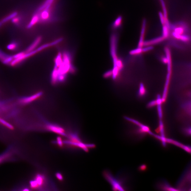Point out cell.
<instances>
[{
  "instance_id": "obj_18",
  "label": "cell",
  "mask_w": 191,
  "mask_h": 191,
  "mask_svg": "<svg viewBox=\"0 0 191 191\" xmlns=\"http://www.w3.org/2000/svg\"><path fill=\"white\" fill-rule=\"evenodd\" d=\"M169 30L166 25L163 26L162 36L166 39L169 38Z\"/></svg>"
},
{
  "instance_id": "obj_5",
  "label": "cell",
  "mask_w": 191,
  "mask_h": 191,
  "mask_svg": "<svg viewBox=\"0 0 191 191\" xmlns=\"http://www.w3.org/2000/svg\"><path fill=\"white\" fill-rule=\"evenodd\" d=\"M65 143L75 146L83 149L87 151L88 150V147H92V145H87L83 143L80 140L77 134L76 133L70 134L68 137V141H66Z\"/></svg>"
},
{
  "instance_id": "obj_13",
  "label": "cell",
  "mask_w": 191,
  "mask_h": 191,
  "mask_svg": "<svg viewBox=\"0 0 191 191\" xmlns=\"http://www.w3.org/2000/svg\"><path fill=\"white\" fill-rule=\"evenodd\" d=\"M41 39L42 38L41 37H38L37 38L32 44L30 45V47L28 48L27 50H26V52L27 53H30V52L35 50V49L38 47L41 43Z\"/></svg>"
},
{
  "instance_id": "obj_2",
  "label": "cell",
  "mask_w": 191,
  "mask_h": 191,
  "mask_svg": "<svg viewBox=\"0 0 191 191\" xmlns=\"http://www.w3.org/2000/svg\"><path fill=\"white\" fill-rule=\"evenodd\" d=\"M110 54L113 59V68L111 70L112 78L115 80L117 78L120 72L122 70L123 64L121 60L118 58L117 53L118 36L116 34H113L110 38Z\"/></svg>"
},
{
  "instance_id": "obj_23",
  "label": "cell",
  "mask_w": 191,
  "mask_h": 191,
  "mask_svg": "<svg viewBox=\"0 0 191 191\" xmlns=\"http://www.w3.org/2000/svg\"><path fill=\"white\" fill-rule=\"evenodd\" d=\"M158 15H159L160 21L161 24L162 25H165V19L163 15V13L161 12H159L158 13Z\"/></svg>"
},
{
  "instance_id": "obj_8",
  "label": "cell",
  "mask_w": 191,
  "mask_h": 191,
  "mask_svg": "<svg viewBox=\"0 0 191 191\" xmlns=\"http://www.w3.org/2000/svg\"><path fill=\"white\" fill-rule=\"evenodd\" d=\"M158 188L163 190L177 191L176 188H174L169 184V183L165 180L160 182L157 185Z\"/></svg>"
},
{
  "instance_id": "obj_25",
  "label": "cell",
  "mask_w": 191,
  "mask_h": 191,
  "mask_svg": "<svg viewBox=\"0 0 191 191\" xmlns=\"http://www.w3.org/2000/svg\"><path fill=\"white\" fill-rule=\"evenodd\" d=\"M156 105V100H152L150 101L148 104V107L149 108H151L154 107Z\"/></svg>"
},
{
  "instance_id": "obj_12",
  "label": "cell",
  "mask_w": 191,
  "mask_h": 191,
  "mask_svg": "<svg viewBox=\"0 0 191 191\" xmlns=\"http://www.w3.org/2000/svg\"><path fill=\"white\" fill-rule=\"evenodd\" d=\"M160 1L163 10V14L164 17L165 19V25L169 29L171 24L169 22L168 18L167 12L165 3L164 0H160Z\"/></svg>"
},
{
  "instance_id": "obj_17",
  "label": "cell",
  "mask_w": 191,
  "mask_h": 191,
  "mask_svg": "<svg viewBox=\"0 0 191 191\" xmlns=\"http://www.w3.org/2000/svg\"><path fill=\"white\" fill-rule=\"evenodd\" d=\"M123 18L121 16H119L114 21L113 24V27L114 29H117L121 27L122 23Z\"/></svg>"
},
{
  "instance_id": "obj_27",
  "label": "cell",
  "mask_w": 191,
  "mask_h": 191,
  "mask_svg": "<svg viewBox=\"0 0 191 191\" xmlns=\"http://www.w3.org/2000/svg\"><path fill=\"white\" fill-rule=\"evenodd\" d=\"M56 143L58 144V145L60 146V147L62 146L63 144L64 143V142L63 143L62 140L60 137H58V139L57 140Z\"/></svg>"
},
{
  "instance_id": "obj_4",
  "label": "cell",
  "mask_w": 191,
  "mask_h": 191,
  "mask_svg": "<svg viewBox=\"0 0 191 191\" xmlns=\"http://www.w3.org/2000/svg\"><path fill=\"white\" fill-rule=\"evenodd\" d=\"M190 168L186 169L182 176L180 178L176 189L177 191L186 190V189H190L191 174Z\"/></svg>"
},
{
  "instance_id": "obj_19",
  "label": "cell",
  "mask_w": 191,
  "mask_h": 191,
  "mask_svg": "<svg viewBox=\"0 0 191 191\" xmlns=\"http://www.w3.org/2000/svg\"><path fill=\"white\" fill-rule=\"evenodd\" d=\"M146 89L145 88L144 84L142 83H141L140 84L138 95L142 97L146 94Z\"/></svg>"
},
{
  "instance_id": "obj_20",
  "label": "cell",
  "mask_w": 191,
  "mask_h": 191,
  "mask_svg": "<svg viewBox=\"0 0 191 191\" xmlns=\"http://www.w3.org/2000/svg\"><path fill=\"white\" fill-rule=\"evenodd\" d=\"M142 48L137 47L136 49L131 50L130 52V54L132 55L140 54L143 52Z\"/></svg>"
},
{
  "instance_id": "obj_29",
  "label": "cell",
  "mask_w": 191,
  "mask_h": 191,
  "mask_svg": "<svg viewBox=\"0 0 191 191\" xmlns=\"http://www.w3.org/2000/svg\"><path fill=\"white\" fill-rule=\"evenodd\" d=\"M162 61L164 64H167V58L166 57H164L162 58Z\"/></svg>"
},
{
  "instance_id": "obj_7",
  "label": "cell",
  "mask_w": 191,
  "mask_h": 191,
  "mask_svg": "<svg viewBox=\"0 0 191 191\" xmlns=\"http://www.w3.org/2000/svg\"><path fill=\"white\" fill-rule=\"evenodd\" d=\"M46 129L47 130L58 135L66 136V132L64 129L61 126L55 124H49L46 126Z\"/></svg>"
},
{
  "instance_id": "obj_6",
  "label": "cell",
  "mask_w": 191,
  "mask_h": 191,
  "mask_svg": "<svg viewBox=\"0 0 191 191\" xmlns=\"http://www.w3.org/2000/svg\"><path fill=\"white\" fill-rule=\"evenodd\" d=\"M45 182V178L43 175H38L31 182V187L33 189L41 188L44 186Z\"/></svg>"
},
{
  "instance_id": "obj_10",
  "label": "cell",
  "mask_w": 191,
  "mask_h": 191,
  "mask_svg": "<svg viewBox=\"0 0 191 191\" xmlns=\"http://www.w3.org/2000/svg\"><path fill=\"white\" fill-rule=\"evenodd\" d=\"M146 25V21L145 19L143 20L142 27L141 35L138 43V47L142 48L143 47L144 43V37L145 33Z\"/></svg>"
},
{
  "instance_id": "obj_16",
  "label": "cell",
  "mask_w": 191,
  "mask_h": 191,
  "mask_svg": "<svg viewBox=\"0 0 191 191\" xmlns=\"http://www.w3.org/2000/svg\"><path fill=\"white\" fill-rule=\"evenodd\" d=\"M18 13L16 12H13V13L10 14L8 16L5 17L3 19L1 20L0 21V27L2 26L4 24L8 22V21L12 20V18H14L15 17L17 16Z\"/></svg>"
},
{
  "instance_id": "obj_22",
  "label": "cell",
  "mask_w": 191,
  "mask_h": 191,
  "mask_svg": "<svg viewBox=\"0 0 191 191\" xmlns=\"http://www.w3.org/2000/svg\"><path fill=\"white\" fill-rule=\"evenodd\" d=\"M182 132L187 136H190L191 135V127L190 126H188V127H185L182 129Z\"/></svg>"
},
{
  "instance_id": "obj_3",
  "label": "cell",
  "mask_w": 191,
  "mask_h": 191,
  "mask_svg": "<svg viewBox=\"0 0 191 191\" xmlns=\"http://www.w3.org/2000/svg\"><path fill=\"white\" fill-rule=\"evenodd\" d=\"M104 178L111 185L112 189L115 191H125L123 183L121 180L114 177L111 172L106 170L104 172Z\"/></svg>"
},
{
  "instance_id": "obj_9",
  "label": "cell",
  "mask_w": 191,
  "mask_h": 191,
  "mask_svg": "<svg viewBox=\"0 0 191 191\" xmlns=\"http://www.w3.org/2000/svg\"><path fill=\"white\" fill-rule=\"evenodd\" d=\"M156 100V105H157V109H158V117H159V124H163L162 121L163 112L161 108L162 103L163 102L162 100L161 95H158V96H157V99Z\"/></svg>"
},
{
  "instance_id": "obj_11",
  "label": "cell",
  "mask_w": 191,
  "mask_h": 191,
  "mask_svg": "<svg viewBox=\"0 0 191 191\" xmlns=\"http://www.w3.org/2000/svg\"><path fill=\"white\" fill-rule=\"evenodd\" d=\"M166 39L162 35L161 36L158 37L154 38V39L144 41L143 46L146 47V46H151L153 45L158 44L162 42Z\"/></svg>"
},
{
  "instance_id": "obj_15",
  "label": "cell",
  "mask_w": 191,
  "mask_h": 191,
  "mask_svg": "<svg viewBox=\"0 0 191 191\" xmlns=\"http://www.w3.org/2000/svg\"><path fill=\"white\" fill-rule=\"evenodd\" d=\"M39 22V17L38 14L35 13L31 19L30 22L28 24L27 27L28 28H30L33 27L35 24H37Z\"/></svg>"
},
{
  "instance_id": "obj_1",
  "label": "cell",
  "mask_w": 191,
  "mask_h": 191,
  "mask_svg": "<svg viewBox=\"0 0 191 191\" xmlns=\"http://www.w3.org/2000/svg\"><path fill=\"white\" fill-rule=\"evenodd\" d=\"M55 64L51 75L53 84L64 82L68 74L76 72V69L72 64V55L68 51L58 52L55 58Z\"/></svg>"
},
{
  "instance_id": "obj_24",
  "label": "cell",
  "mask_w": 191,
  "mask_h": 191,
  "mask_svg": "<svg viewBox=\"0 0 191 191\" xmlns=\"http://www.w3.org/2000/svg\"><path fill=\"white\" fill-rule=\"evenodd\" d=\"M12 21L14 24H18L20 21V18L19 17H18L17 16H16L13 18H12Z\"/></svg>"
},
{
  "instance_id": "obj_26",
  "label": "cell",
  "mask_w": 191,
  "mask_h": 191,
  "mask_svg": "<svg viewBox=\"0 0 191 191\" xmlns=\"http://www.w3.org/2000/svg\"><path fill=\"white\" fill-rule=\"evenodd\" d=\"M142 49L143 52H144L152 50L153 47L152 46H146L145 47L142 48Z\"/></svg>"
},
{
  "instance_id": "obj_14",
  "label": "cell",
  "mask_w": 191,
  "mask_h": 191,
  "mask_svg": "<svg viewBox=\"0 0 191 191\" xmlns=\"http://www.w3.org/2000/svg\"><path fill=\"white\" fill-rule=\"evenodd\" d=\"M41 95V92L35 94L31 96L24 98V99L22 100V102L24 104H28V103L31 102H32L37 99L38 98H40Z\"/></svg>"
},
{
  "instance_id": "obj_28",
  "label": "cell",
  "mask_w": 191,
  "mask_h": 191,
  "mask_svg": "<svg viewBox=\"0 0 191 191\" xmlns=\"http://www.w3.org/2000/svg\"><path fill=\"white\" fill-rule=\"evenodd\" d=\"M56 176L58 179L60 180V181H62L63 179V177L62 175L59 172H58V173H56Z\"/></svg>"
},
{
  "instance_id": "obj_21",
  "label": "cell",
  "mask_w": 191,
  "mask_h": 191,
  "mask_svg": "<svg viewBox=\"0 0 191 191\" xmlns=\"http://www.w3.org/2000/svg\"><path fill=\"white\" fill-rule=\"evenodd\" d=\"M18 44L16 42H12L7 46V49L10 50H14L18 47Z\"/></svg>"
}]
</instances>
